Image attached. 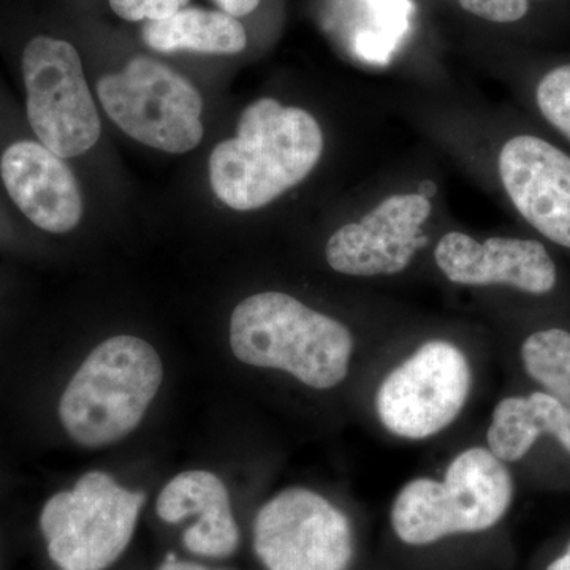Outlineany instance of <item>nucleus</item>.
Listing matches in <instances>:
<instances>
[{
	"label": "nucleus",
	"mask_w": 570,
	"mask_h": 570,
	"mask_svg": "<svg viewBox=\"0 0 570 570\" xmlns=\"http://www.w3.org/2000/svg\"><path fill=\"white\" fill-rule=\"evenodd\" d=\"M157 570H227V569H213L208 568V566L198 564V562L194 561H183L176 557L175 553H168L165 557L163 564Z\"/></svg>",
	"instance_id": "nucleus-23"
},
{
	"label": "nucleus",
	"mask_w": 570,
	"mask_h": 570,
	"mask_svg": "<svg viewBox=\"0 0 570 570\" xmlns=\"http://www.w3.org/2000/svg\"><path fill=\"white\" fill-rule=\"evenodd\" d=\"M498 167L524 220L570 249V156L534 135H519L502 146Z\"/></svg>",
	"instance_id": "nucleus-11"
},
{
	"label": "nucleus",
	"mask_w": 570,
	"mask_h": 570,
	"mask_svg": "<svg viewBox=\"0 0 570 570\" xmlns=\"http://www.w3.org/2000/svg\"><path fill=\"white\" fill-rule=\"evenodd\" d=\"M461 9L491 22H515L523 20L530 10L528 0H459Z\"/></svg>",
	"instance_id": "nucleus-20"
},
{
	"label": "nucleus",
	"mask_w": 570,
	"mask_h": 570,
	"mask_svg": "<svg viewBox=\"0 0 570 570\" xmlns=\"http://www.w3.org/2000/svg\"><path fill=\"white\" fill-rule=\"evenodd\" d=\"M439 269L461 285H509L532 295L549 294L558 272L546 246L534 239L489 238L450 232L434 250Z\"/></svg>",
	"instance_id": "nucleus-12"
},
{
	"label": "nucleus",
	"mask_w": 570,
	"mask_h": 570,
	"mask_svg": "<svg viewBox=\"0 0 570 570\" xmlns=\"http://www.w3.org/2000/svg\"><path fill=\"white\" fill-rule=\"evenodd\" d=\"M189 0H110L112 11L126 21H160L174 17Z\"/></svg>",
	"instance_id": "nucleus-19"
},
{
	"label": "nucleus",
	"mask_w": 570,
	"mask_h": 570,
	"mask_svg": "<svg viewBox=\"0 0 570 570\" xmlns=\"http://www.w3.org/2000/svg\"><path fill=\"white\" fill-rule=\"evenodd\" d=\"M322 151L324 134L309 112L266 97L245 108L235 137L213 149L209 181L228 208L253 212L306 179Z\"/></svg>",
	"instance_id": "nucleus-1"
},
{
	"label": "nucleus",
	"mask_w": 570,
	"mask_h": 570,
	"mask_svg": "<svg viewBox=\"0 0 570 570\" xmlns=\"http://www.w3.org/2000/svg\"><path fill=\"white\" fill-rule=\"evenodd\" d=\"M376 13L377 26L382 31V43L392 50L395 40L403 36L406 29L407 0H371Z\"/></svg>",
	"instance_id": "nucleus-21"
},
{
	"label": "nucleus",
	"mask_w": 570,
	"mask_h": 570,
	"mask_svg": "<svg viewBox=\"0 0 570 570\" xmlns=\"http://www.w3.org/2000/svg\"><path fill=\"white\" fill-rule=\"evenodd\" d=\"M535 100L543 118L570 141V63L543 75Z\"/></svg>",
	"instance_id": "nucleus-18"
},
{
	"label": "nucleus",
	"mask_w": 570,
	"mask_h": 570,
	"mask_svg": "<svg viewBox=\"0 0 570 570\" xmlns=\"http://www.w3.org/2000/svg\"><path fill=\"white\" fill-rule=\"evenodd\" d=\"M254 550L268 570H347L354 532L332 502L295 487L279 491L258 510Z\"/></svg>",
	"instance_id": "nucleus-9"
},
{
	"label": "nucleus",
	"mask_w": 570,
	"mask_h": 570,
	"mask_svg": "<svg viewBox=\"0 0 570 570\" xmlns=\"http://www.w3.org/2000/svg\"><path fill=\"white\" fill-rule=\"evenodd\" d=\"M513 480L491 450L472 448L453 459L445 479H415L397 494L392 527L409 546L490 530L508 513Z\"/></svg>",
	"instance_id": "nucleus-4"
},
{
	"label": "nucleus",
	"mask_w": 570,
	"mask_h": 570,
	"mask_svg": "<svg viewBox=\"0 0 570 570\" xmlns=\"http://www.w3.org/2000/svg\"><path fill=\"white\" fill-rule=\"evenodd\" d=\"M542 434L557 439L570 453V407L547 392L510 396L498 403L487 441L501 461H519Z\"/></svg>",
	"instance_id": "nucleus-15"
},
{
	"label": "nucleus",
	"mask_w": 570,
	"mask_h": 570,
	"mask_svg": "<svg viewBox=\"0 0 570 570\" xmlns=\"http://www.w3.org/2000/svg\"><path fill=\"white\" fill-rule=\"evenodd\" d=\"M22 75L29 122L41 145L62 159L89 151L102 126L73 45L36 37L22 52Z\"/></svg>",
	"instance_id": "nucleus-7"
},
{
	"label": "nucleus",
	"mask_w": 570,
	"mask_h": 570,
	"mask_svg": "<svg viewBox=\"0 0 570 570\" xmlns=\"http://www.w3.org/2000/svg\"><path fill=\"white\" fill-rule=\"evenodd\" d=\"M0 175L11 200L41 230L67 234L80 224V187L62 157L41 142L18 141L3 153Z\"/></svg>",
	"instance_id": "nucleus-13"
},
{
	"label": "nucleus",
	"mask_w": 570,
	"mask_h": 570,
	"mask_svg": "<svg viewBox=\"0 0 570 570\" xmlns=\"http://www.w3.org/2000/svg\"><path fill=\"white\" fill-rule=\"evenodd\" d=\"M230 347L246 365L285 371L307 387L328 390L347 377L354 336L294 296L262 292L235 307Z\"/></svg>",
	"instance_id": "nucleus-2"
},
{
	"label": "nucleus",
	"mask_w": 570,
	"mask_h": 570,
	"mask_svg": "<svg viewBox=\"0 0 570 570\" xmlns=\"http://www.w3.org/2000/svg\"><path fill=\"white\" fill-rule=\"evenodd\" d=\"M156 512L168 524L197 517L183 535L184 547L195 557L223 560L238 550L239 528L230 497L213 472L190 469L176 475L160 491Z\"/></svg>",
	"instance_id": "nucleus-14"
},
{
	"label": "nucleus",
	"mask_w": 570,
	"mask_h": 570,
	"mask_svg": "<svg viewBox=\"0 0 570 570\" xmlns=\"http://www.w3.org/2000/svg\"><path fill=\"white\" fill-rule=\"evenodd\" d=\"M471 385L466 355L449 341H428L382 382L377 417L397 438L434 436L459 417Z\"/></svg>",
	"instance_id": "nucleus-8"
},
{
	"label": "nucleus",
	"mask_w": 570,
	"mask_h": 570,
	"mask_svg": "<svg viewBox=\"0 0 570 570\" xmlns=\"http://www.w3.org/2000/svg\"><path fill=\"white\" fill-rule=\"evenodd\" d=\"M219 3L220 9L225 13L232 14L235 18L246 17V14L253 13L257 9L261 0H216Z\"/></svg>",
	"instance_id": "nucleus-22"
},
{
	"label": "nucleus",
	"mask_w": 570,
	"mask_h": 570,
	"mask_svg": "<svg viewBox=\"0 0 570 570\" xmlns=\"http://www.w3.org/2000/svg\"><path fill=\"white\" fill-rule=\"evenodd\" d=\"M142 40L160 52L205 55H238L247 45L246 29L238 18L202 9H183L165 20L146 22Z\"/></svg>",
	"instance_id": "nucleus-16"
},
{
	"label": "nucleus",
	"mask_w": 570,
	"mask_h": 570,
	"mask_svg": "<svg viewBox=\"0 0 570 570\" xmlns=\"http://www.w3.org/2000/svg\"><path fill=\"white\" fill-rule=\"evenodd\" d=\"M97 96L108 118L149 148L184 154L204 138L200 92L178 71L146 56L100 78Z\"/></svg>",
	"instance_id": "nucleus-6"
},
{
	"label": "nucleus",
	"mask_w": 570,
	"mask_h": 570,
	"mask_svg": "<svg viewBox=\"0 0 570 570\" xmlns=\"http://www.w3.org/2000/svg\"><path fill=\"white\" fill-rule=\"evenodd\" d=\"M163 381V360L148 341L110 337L70 379L59 401V419L81 448H107L140 425Z\"/></svg>",
	"instance_id": "nucleus-3"
},
{
	"label": "nucleus",
	"mask_w": 570,
	"mask_h": 570,
	"mask_svg": "<svg viewBox=\"0 0 570 570\" xmlns=\"http://www.w3.org/2000/svg\"><path fill=\"white\" fill-rule=\"evenodd\" d=\"M524 370L547 393L570 407V333L562 328L532 333L521 346Z\"/></svg>",
	"instance_id": "nucleus-17"
},
{
	"label": "nucleus",
	"mask_w": 570,
	"mask_h": 570,
	"mask_svg": "<svg viewBox=\"0 0 570 570\" xmlns=\"http://www.w3.org/2000/svg\"><path fill=\"white\" fill-rule=\"evenodd\" d=\"M146 494L110 474L86 472L71 490L45 502L40 531L59 570H107L129 549Z\"/></svg>",
	"instance_id": "nucleus-5"
},
{
	"label": "nucleus",
	"mask_w": 570,
	"mask_h": 570,
	"mask_svg": "<svg viewBox=\"0 0 570 570\" xmlns=\"http://www.w3.org/2000/svg\"><path fill=\"white\" fill-rule=\"evenodd\" d=\"M431 212L425 195H392L360 223L344 225L330 236L326 262L341 275H396L426 246L422 225Z\"/></svg>",
	"instance_id": "nucleus-10"
},
{
	"label": "nucleus",
	"mask_w": 570,
	"mask_h": 570,
	"mask_svg": "<svg viewBox=\"0 0 570 570\" xmlns=\"http://www.w3.org/2000/svg\"><path fill=\"white\" fill-rule=\"evenodd\" d=\"M547 570H570V543L568 550H566V553L551 562Z\"/></svg>",
	"instance_id": "nucleus-24"
}]
</instances>
